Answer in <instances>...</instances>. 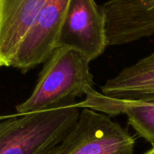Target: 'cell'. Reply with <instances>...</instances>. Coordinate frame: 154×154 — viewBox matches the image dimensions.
<instances>
[{
    "label": "cell",
    "mask_w": 154,
    "mask_h": 154,
    "mask_svg": "<svg viewBox=\"0 0 154 154\" xmlns=\"http://www.w3.org/2000/svg\"><path fill=\"white\" fill-rule=\"evenodd\" d=\"M102 92L103 94L116 99L154 97V52L107 80L102 86Z\"/></svg>",
    "instance_id": "9c48e42d"
},
{
    "label": "cell",
    "mask_w": 154,
    "mask_h": 154,
    "mask_svg": "<svg viewBox=\"0 0 154 154\" xmlns=\"http://www.w3.org/2000/svg\"><path fill=\"white\" fill-rule=\"evenodd\" d=\"M135 140L107 114L82 108L74 126L50 154H133Z\"/></svg>",
    "instance_id": "3957f363"
},
{
    "label": "cell",
    "mask_w": 154,
    "mask_h": 154,
    "mask_svg": "<svg viewBox=\"0 0 154 154\" xmlns=\"http://www.w3.org/2000/svg\"><path fill=\"white\" fill-rule=\"evenodd\" d=\"M90 61L71 48L57 47L39 74L31 95L17 105L18 114L43 112L74 103L94 86Z\"/></svg>",
    "instance_id": "6da1fadb"
},
{
    "label": "cell",
    "mask_w": 154,
    "mask_h": 154,
    "mask_svg": "<svg viewBox=\"0 0 154 154\" xmlns=\"http://www.w3.org/2000/svg\"><path fill=\"white\" fill-rule=\"evenodd\" d=\"M77 103L0 122V154H50L74 126L81 112Z\"/></svg>",
    "instance_id": "7a4b0ae2"
},
{
    "label": "cell",
    "mask_w": 154,
    "mask_h": 154,
    "mask_svg": "<svg viewBox=\"0 0 154 154\" xmlns=\"http://www.w3.org/2000/svg\"><path fill=\"white\" fill-rule=\"evenodd\" d=\"M144 154H154V147H152L150 149H149L148 151H146Z\"/></svg>",
    "instance_id": "30bf717a"
},
{
    "label": "cell",
    "mask_w": 154,
    "mask_h": 154,
    "mask_svg": "<svg viewBox=\"0 0 154 154\" xmlns=\"http://www.w3.org/2000/svg\"><path fill=\"white\" fill-rule=\"evenodd\" d=\"M107 45L105 17L94 0H71L58 41V47L73 49L90 62Z\"/></svg>",
    "instance_id": "277c9868"
},
{
    "label": "cell",
    "mask_w": 154,
    "mask_h": 154,
    "mask_svg": "<svg viewBox=\"0 0 154 154\" xmlns=\"http://www.w3.org/2000/svg\"><path fill=\"white\" fill-rule=\"evenodd\" d=\"M47 0H0V66L12 67L18 47Z\"/></svg>",
    "instance_id": "52a82bcc"
},
{
    "label": "cell",
    "mask_w": 154,
    "mask_h": 154,
    "mask_svg": "<svg viewBox=\"0 0 154 154\" xmlns=\"http://www.w3.org/2000/svg\"><path fill=\"white\" fill-rule=\"evenodd\" d=\"M71 0H47L21 42L12 67L26 72L45 63L58 47L62 26Z\"/></svg>",
    "instance_id": "5b68a950"
},
{
    "label": "cell",
    "mask_w": 154,
    "mask_h": 154,
    "mask_svg": "<svg viewBox=\"0 0 154 154\" xmlns=\"http://www.w3.org/2000/svg\"><path fill=\"white\" fill-rule=\"evenodd\" d=\"M105 17L107 45H122L154 35V0H109Z\"/></svg>",
    "instance_id": "8992f818"
},
{
    "label": "cell",
    "mask_w": 154,
    "mask_h": 154,
    "mask_svg": "<svg viewBox=\"0 0 154 154\" xmlns=\"http://www.w3.org/2000/svg\"><path fill=\"white\" fill-rule=\"evenodd\" d=\"M77 106L101 112L109 116L125 114L137 134L154 147V97L125 100L108 97L90 88Z\"/></svg>",
    "instance_id": "ba28073f"
}]
</instances>
